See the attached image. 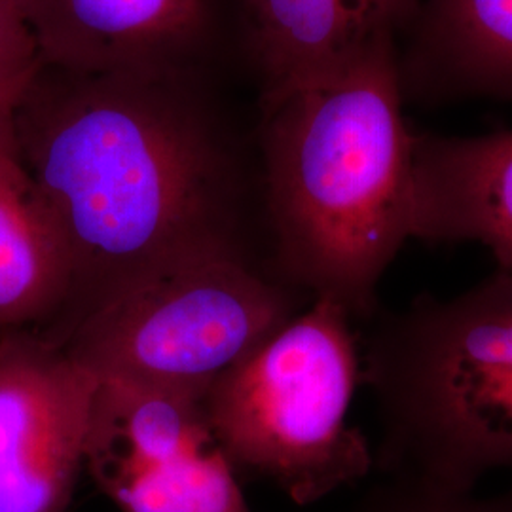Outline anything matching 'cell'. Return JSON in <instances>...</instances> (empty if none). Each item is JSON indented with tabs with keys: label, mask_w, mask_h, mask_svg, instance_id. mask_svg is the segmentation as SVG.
Here are the masks:
<instances>
[{
	"label": "cell",
	"mask_w": 512,
	"mask_h": 512,
	"mask_svg": "<svg viewBox=\"0 0 512 512\" xmlns=\"http://www.w3.org/2000/svg\"><path fill=\"white\" fill-rule=\"evenodd\" d=\"M177 80L40 65L12 109L19 160L73 266L65 327L148 268L236 241L230 173Z\"/></svg>",
	"instance_id": "cell-1"
},
{
	"label": "cell",
	"mask_w": 512,
	"mask_h": 512,
	"mask_svg": "<svg viewBox=\"0 0 512 512\" xmlns=\"http://www.w3.org/2000/svg\"><path fill=\"white\" fill-rule=\"evenodd\" d=\"M395 37L264 93L262 152L272 274L353 321H372L378 285L412 238L414 133L403 116Z\"/></svg>",
	"instance_id": "cell-2"
},
{
	"label": "cell",
	"mask_w": 512,
	"mask_h": 512,
	"mask_svg": "<svg viewBox=\"0 0 512 512\" xmlns=\"http://www.w3.org/2000/svg\"><path fill=\"white\" fill-rule=\"evenodd\" d=\"M363 353L384 475L471 492L512 473V272L374 317Z\"/></svg>",
	"instance_id": "cell-3"
},
{
	"label": "cell",
	"mask_w": 512,
	"mask_h": 512,
	"mask_svg": "<svg viewBox=\"0 0 512 512\" xmlns=\"http://www.w3.org/2000/svg\"><path fill=\"white\" fill-rule=\"evenodd\" d=\"M351 321L336 302L313 298L203 399L234 469L272 482L302 507L376 465L363 431L348 421L363 382Z\"/></svg>",
	"instance_id": "cell-4"
},
{
	"label": "cell",
	"mask_w": 512,
	"mask_h": 512,
	"mask_svg": "<svg viewBox=\"0 0 512 512\" xmlns=\"http://www.w3.org/2000/svg\"><path fill=\"white\" fill-rule=\"evenodd\" d=\"M306 302V294L258 268L238 241H226L129 277L65 327L46 332L97 380L205 395Z\"/></svg>",
	"instance_id": "cell-5"
},
{
	"label": "cell",
	"mask_w": 512,
	"mask_h": 512,
	"mask_svg": "<svg viewBox=\"0 0 512 512\" xmlns=\"http://www.w3.org/2000/svg\"><path fill=\"white\" fill-rule=\"evenodd\" d=\"M205 395L99 380L84 471L120 512H251L205 410Z\"/></svg>",
	"instance_id": "cell-6"
},
{
	"label": "cell",
	"mask_w": 512,
	"mask_h": 512,
	"mask_svg": "<svg viewBox=\"0 0 512 512\" xmlns=\"http://www.w3.org/2000/svg\"><path fill=\"white\" fill-rule=\"evenodd\" d=\"M97 385L46 330L0 336V512H67Z\"/></svg>",
	"instance_id": "cell-7"
},
{
	"label": "cell",
	"mask_w": 512,
	"mask_h": 512,
	"mask_svg": "<svg viewBox=\"0 0 512 512\" xmlns=\"http://www.w3.org/2000/svg\"><path fill=\"white\" fill-rule=\"evenodd\" d=\"M40 65L177 80L203 42L207 0H19Z\"/></svg>",
	"instance_id": "cell-8"
},
{
	"label": "cell",
	"mask_w": 512,
	"mask_h": 512,
	"mask_svg": "<svg viewBox=\"0 0 512 512\" xmlns=\"http://www.w3.org/2000/svg\"><path fill=\"white\" fill-rule=\"evenodd\" d=\"M412 238L478 243L512 272V129L414 135Z\"/></svg>",
	"instance_id": "cell-9"
},
{
	"label": "cell",
	"mask_w": 512,
	"mask_h": 512,
	"mask_svg": "<svg viewBox=\"0 0 512 512\" xmlns=\"http://www.w3.org/2000/svg\"><path fill=\"white\" fill-rule=\"evenodd\" d=\"M12 109L0 114V336L57 321L74 289L65 245L19 160Z\"/></svg>",
	"instance_id": "cell-10"
},
{
	"label": "cell",
	"mask_w": 512,
	"mask_h": 512,
	"mask_svg": "<svg viewBox=\"0 0 512 512\" xmlns=\"http://www.w3.org/2000/svg\"><path fill=\"white\" fill-rule=\"evenodd\" d=\"M264 93L285 88L378 37H395L420 0H245Z\"/></svg>",
	"instance_id": "cell-11"
},
{
	"label": "cell",
	"mask_w": 512,
	"mask_h": 512,
	"mask_svg": "<svg viewBox=\"0 0 512 512\" xmlns=\"http://www.w3.org/2000/svg\"><path fill=\"white\" fill-rule=\"evenodd\" d=\"M406 82L512 101V0H420Z\"/></svg>",
	"instance_id": "cell-12"
},
{
	"label": "cell",
	"mask_w": 512,
	"mask_h": 512,
	"mask_svg": "<svg viewBox=\"0 0 512 512\" xmlns=\"http://www.w3.org/2000/svg\"><path fill=\"white\" fill-rule=\"evenodd\" d=\"M353 512H512V488L480 497L446 490L408 476L385 475Z\"/></svg>",
	"instance_id": "cell-13"
},
{
	"label": "cell",
	"mask_w": 512,
	"mask_h": 512,
	"mask_svg": "<svg viewBox=\"0 0 512 512\" xmlns=\"http://www.w3.org/2000/svg\"><path fill=\"white\" fill-rule=\"evenodd\" d=\"M40 67L19 0H0V99L18 97Z\"/></svg>",
	"instance_id": "cell-14"
},
{
	"label": "cell",
	"mask_w": 512,
	"mask_h": 512,
	"mask_svg": "<svg viewBox=\"0 0 512 512\" xmlns=\"http://www.w3.org/2000/svg\"><path fill=\"white\" fill-rule=\"evenodd\" d=\"M16 103V99H0V112L2 110L12 109Z\"/></svg>",
	"instance_id": "cell-15"
}]
</instances>
